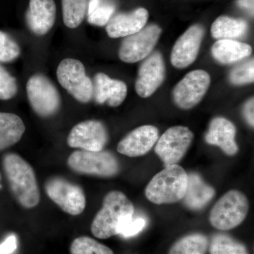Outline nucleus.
<instances>
[{
    "label": "nucleus",
    "instance_id": "f257e3e1",
    "mask_svg": "<svg viewBox=\"0 0 254 254\" xmlns=\"http://www.w3.org/2000/svg\"><path fill=\"white\" fill-rule=\"evenodd\" d=\"M2 168L11 193L23 208H33L41 200L36 174L28 162L16 153H6Z\"/></svg>",
    "mask_w": 254,
    "mask_h": 254
},
{
    "label": "nucleus",
    "instance_id": "f03ea898",
    "mask_svg": "<svg viewBox=\"0 0 254 254\" xmlns=\"http://www.w3.org/2000/svg\"><path fill=\"white\" fill-rule=\"evenodd\" d=\"M134 207L123 192L113 190L104 198L103 207L91 224L92 234L101 240L120 235L133 218Z\"/></svg>",
    "mask_w": 254,
    "mask_h": 254
},
{
    "label": "nucleus",
    "instance_id": "7ed1b4c3",
    "mask_svg": "<svg viewBox=\"0 0 254 254\" xmlns=\"http://www.w3.org/2000/svg\"><path fill=\"white\" fill-rule=\"evenodd\" d=\"M188 175L180 165L165 166L148 183L145 193L155 204H170L183 199L186 193Z\"/></svg>",
    "mask_w": 254,
    "mask_h": 254
},
{
    "label": "nucleus",
    "instance_id": "20e7f679",
    "mask_svg": "<svg viewBox=\"0 0 254 254\" xmlns=\"http://www.w3.org/2000/svg\"><path fill=\"white\" fill-rule=\"evenodd\" d=\"M250 208L247 196L242 192H227L210 211V222L215 228L222 231L232 230L245 220Z\"/></svg>",
    "mask_w": 254,
    "mask_h": 254
},
{
    "label": "nucleus",
    "instance_id": "39448f33",
    "mask_svg": "<svg viewBox=\"0 0 254 254\" xmlns=\"http://www.w3.org/2000/svg\"><path fill=\"white\" fill-rule=\"evenodd\" d=\"M26 93L32 109L41 118H50L58 113L61 107V97L54 83L42 73H35L28 78Z\"/></svg>",
    "mask_w": 254,
    "mask_h": 254
},
{
    "label": "nucleus",
    "instance_id": "423d86ee",
    "mask_svg": "<svg viewBox=\"0 0 254 254\" xmlns=\"http://www.w3.org/2000/svg\"><path fill=\"white\" fill-rule=\"evenodd\" d=\"M68 166L75 173L101 177L115 176L120 171L118 159L110 151L76 150L68 157Z\"/></svg>",
    "mask_w": 254,
    "mask_h": 254
},
{
    "label": "nucleus",
    "instance_id": "0eeeda50",
    "mask_svg": "<svg viewBox=\"0 0 254 254\" xmlns=\"http://www.w3.org/2000/svg\"><path fill=\"white\" fill-rule=\"evenodd\" d=\"M57 77L60 85L79 103H88L93 98V82L79 60H63L57 68Z\"/></svg>",
    "mask_w": 254,
    "mask_h": 254
},
{
    "label": "nucleus",
    "instance_id": "6e6552de",
    "mask_svg": "<svg viewBox=\"0 0 254 254\" xmlns=\"http://www.w3.org/2000/svg\"><path fill=\"white\" fill-rule=\"evenodd\" d=\"M45 190L50 199L69 215H81L86 208V195L81 187L63 177L50 178L46 182Z\"/></svg>",
    "mask_w": 254,
    "mask_h": 254
},
{
    "label": "nucleus",
    "instance_id": "1a4fd4ad",
    "mask_svg": "<svg viewBox=\"0 0 254 254\" xmlns=\"http://www.w3.org/2000/svg\"><path fill=\"white\" fill-rule=\"evenodd\" d=\"M193 139V132L188 127H171L156 142L155 151L165 166L175 165L186 154Z\"/></svg>",
    "mask_w": 254,
    "mask_h": 254
},
{
    "label": "nucleus",
    "instance_id": "9d476101",
    "mask_svg": "<svg viewBox=\"0 0 254 254\" xmlns=\"http://www.w3.org/2000/svg\"><path fill=\"white\" fill-rule=\"evenodd\" d=\"M161 33L160 26L151 24L135 34L125 37L119 50L120 59L131 64L145 59L154 49Z\"/></svg>",
    "mask_w": 254,
    "mask_h": 254
},
{
    "label": "nucleus",
    "instance_id": "9b49d317",
    "mask_svg": "<svg viewBox=\"0 0 254 254\" xmlns=\"http://www.w3.org/2000/svg\"><path fill=\"white\" fill-rule=\"evenodd\" d=\"M210 84L208 72L203 70L190 71L174 88V102L181 109H190L201 101Z\"/></svg>",
    "mask_w": 254,
    "mask_h": 254
},
{
    "label": "nucleus",
    "instance_id": "f8f14e48",
    "mask_svg": "<svg viewBox=\"0 0 254 254\" xmlns=\"http://www.w3.org/2000/svg\"><path fill=\"white\" fill-rule=\"evenodd\" d=\"M108 141L106 127L97 120H86L73 127L67 137L68 146L88 151H100Z\"/></svg>",
    "mask_w": 254,
    "mask_h": 254
},
{
    "label": "nucleus",
    "instance_id": "ddd939ff",
    "mask_svg": "<svg viewBox=\"0 0 254 254\" xmlns=\"http://www.w3.org/2000/svg\"><path fill=\"white\" fill-rule=\"evenodd\" d=\"M204 34L203 26L195 24L178 38L171 53V63L175 67L187 68L196 60Z\"/></svg>",
    "mask_w": 254,
    "mask_h": 254
},
{
    "label": "nucleus",
    "instance_id": "4468645a",
    "mask_svg": "<svg viewBox=\"0 0 254 254\" xmlns=\"http://www.w3.org/2000/svg\"><path fill=\"white\" fill-rule=\"evenodd\" d=\"M165 78L163 56L155 52L148 56L138 69L135 88L137 94L143 98L151 96L161 86Z\"/></svg>",
    "mask_w": 254,
    "mask_h": 254
},
{
    "label": "nucleus",
    "instance_id": "2eb2a0df",
    "mask_svg": "<svg viewBox=\"0 0 254 254\" xmlns=\"http://www.w3.org/2000/svg\"><path fill=\"white\" fill-rule=\"evenodd\" d=\"M56 12L54 0H30L25 16L28 29L36 36H45L54 26Z\"/></svg>",
    "mask_w": 254,
    "mask_h": 254
},
{
    "label": "nucleus",
    "instance_id": "dca6fc26",
    "mask_svg": "<svg viewBox=\"0 0 254 254\" xmlns=\"http://www.w3.org/2000/svg\"><path fill=\"white\" fill-rule=\"evenodd\" d=\"M158 128L152 125H143L130 132L118 145V151L128 157L146 154L158 141Z\"/></svg>",
    "mask_w": 254,
    "mask_h": 254
},
{
    "label": "nucleus",
    "instance_id": "f3484780",
    "mask_svg": "<svg viewBox=\"0 0 254 254\" xmlns=\"http://www.w3.org/2000/svg\"><path fill=\"white\" fill-rule=\"evenodd\" d=\"M148 17V11L141 7L131 12H120L113 14L107 23V33L112 38L131 36L145 27Z\"/></svg>",
    "mask_w": 254,
    "mask_h": 254
},
{
    "label": "nucleus",
    "instance_id": "a211bd4d",
    "mask_svg": "<svg viewBox=\"0 0 254 254\" xmlns=\"http://www.w3.org/2000/svg\"><path fill=\"white\" fill-rule=\"evenodd\" d=\"M127 86L125 82L113 79L103 73L95 74L93 83V97L98 104L107 103L120 106L126 98Z\"/></svg>",
    "mask_w": 254,
    "mask_h": 254
},
{
    "label": "nucleus",
    "instance_id": "6ab92c4d",
    "mask_svg": "<svg viewBox=\"0 0 254 254\" xmlns=\"http://www.w3.org/2000/svg\"><path fill=\"white\" fill-rule=\"evenodd\" d=\"M235 136L236 127L231 122L225 118H216L210 123L205 138L208 144L220 147L227 155H235L239 150Z\"/></svg>",
    "mask_w": 254,
    "mask_h": 254
},
{
    "label": "nucleus",
    "instance_id": "aec40b11",
    "mask_svg": "<svg viewBox=\"0 0 254 254\" xmlns=\"http://www.w3.org/2000/svg\"><path fill=\"white\" fill-rule=\"evenodd\" d=\"M215 193L213 187L207 185L199 175L190 174L184 203L190 210H200L212 200Z\"/></svg>",
    "mask_w": 254,
    "mask_h": 254
},
{
    "label": "nucleus",
    "instance_id": "412c9836",
    "mask_svg": "<svg viewBox=\"0 0 254 254\" xmlns=\"http://www.w3.org/2000/svg\"><path fill=\"white\" fill-rule=\"evenodd\" d=\"M214 59L223 64H230L248 58L252 49L246 43L235 40H218L211 49Z\"/></svg>",
    "mask_w": 254,
    "mask_h": 254
},
{
    "label": "nucleus",
    "instance_id": "4be33fe9",
    "mask_svg": "<svg viewBox=\"0 0 254 254\" xmlns=\"http://www.w3.org/2000/svg\"><path fill=\"white\" fill-rule=\"evenodd\" d=\"M25 130L24 123L18 115L0 112V151L17 143Z\"/></svg>",
    "mask_w": 254,
    "mask_h": 254
},
{
    "label": "nucleus",
    "instance_id": "5701e85b",
    "mask_svg": "<svg viewBox=\"0 0 254 254\" xmlns=\"http://www.w3.org/2000/svg\"><path fill=\"white\" fill-rule=\"evenodd\" d=\"M247 29L248 23L245 20L221 16L212 24L211 34L215 39L234 40L245 36Z\"/></svg>",
    "mask_w": 254,
    "mask_h": 254
},
{
    "label": "nucleus",
    "instance_id": "b1692460",
    "mask_svg": "<svg viewBox=\"0 0 254 254\" xmlns=\"http://www.w3.org/2000/svg\"><path fill=\"white\" fill-rule=\"evenodd\" d=\"M208 238L202 234H192L182 237L170 249L169 254H206Z\"/></svg>",
    "mask_w": 254,
    "mask_h": 254
},
{
    "label": "nucleus",
    "instance_id": "393cba45",
    "mask_svg": "<svg viewBox=\"0 0 254 254\" xmlns=\"http://www.w3.org/2000/svg\"><path fill=\"white\" fill-rule=\"evenodd\" d=\"M62 7L64 23L73 29L78 27L86 17L88 0H62Z\"/></svg>",
    "mask_w": 254,
    "mask_h": 254
},
{
    "label": "nucleus",
    "instance_id": "a878e982",
    "mask_svg": "<svg viewBox=\"0 0 254 254\" xmlns=\"http://www.w3.org/2000/svg\"><path fill=\"white\" fill-rule=\"evenodd\" d=\"M115 11V5L110 0H89L87 9V19L90 24L104 26Z\"/></svg>",
    "mask_w": 254,
    "mask_h": 254
},
{
    "label": "nucleus",
    "instance_id": "bb28decb",
    "mask_svg": "<svg viewBox=\"0 0 254 254\" xmlns=\"http://www.w3.org/2000/svg\"><path fill=\"white\" fill-rule=\"evenodd\" d=\"M208 247L210 254H249L243 244L222 234L215 235Z\"/></svg>",
    "mask_w": 254,
    "mask_h": 254
},
{
    "label": "nucleus",
    "instance_id": "cd10ccee",
    "mask_svg": "<svg viewBox=\"0 0 254 254\" xmlns=\"http://www.w3.org/2000/svg\"><path fill=\"white\" fill-rule=\"evenodd\" d=\"M71 254H114L113 250L89 237L75 239L70 247Z\"/></svg>",
    "mask_w": 254,
    "mask_h": 254
},
{
    "label": "nucleus",
    "instance_id": "c85d7f7f",
    "mask_svg": "<svg viewBox=\"0 0 254 254\" xmlns=\"http://www.w3.org/2000/svg\"><path fill=\"white\" fill-rule=\"evenodd\" d=\"M21 54V48L8 33L0 31V63H11Z\"/></svg>",
    "mask_w": 254,
    "mask_h": 254
},
{
    "label": "nucleus",
    "instance_id": "c756f323",
    "mask_svg": "<svg viewBox=\"0 0 254 254\" xmlns=\"http://www.w3.org/2000/svg\"><path fill=\"white\" fill-rule=\"evenodd\" d=\"M230 81L234 85H245L254 81V59L235 66L230 74Z\"/></svg>",
    "mask_w": 254,
    "mask_h": 254
},
{
    "label": "nucleus",
    "instance_id": "7c9ffc66",
    "mask_svg": "<svg viewBox=\"0 0 254 254\" xmlns=\"http://www.w3.org/2000/svg\"><path fill=\"white\" fill-rule=\"evenodd\" d=\"M18 84L16 78L0 64V100H9L16 96Z\"/></svg>",
    "mask_w": 254,
    "mask_h": 254
},
{
    "label": "nucleus",
    "instance_id": "2f4dec72",
    "mask_svg": "<svg viewBox=\"0 0 254 254\" xmlns=\"http://www.w3.org/2000/svg\"><path fill=\"white\" fill-rule=\"evenodd\" d=\"M145 225H146V220L144 218H141V217L133 218L131 221L127 224V226L124 228L120 235L124 237H127V238L134 236L143 230Z\"/></svg>",
    "mask_w": 254,
    "mask_h": 254
},
{
    "label": "nucleus",
    "instance_id": "473e14b6",
    "mask_svg": "<svg viewBox=\"0 0 254 254\" xmlns=\"http://www.w3.org/2000/svg\"><path fill=\"white\" fill-rule=\"evenodd\" d=\"M17 239L10 235L0 245V254H12L17 249Z\"/></svg>",
    "mask_w": 254,
    "mask_h": 254
},
{
    "label": "nucleus",
    "instance_id": "72a5a7b5",
    "mask_svg": "<svg viewBox=\"0 0 254 254\" xmlns=\"http://www.w3.org/2000/svg\"><path fill=\"white\" fill-rule=\"evenodd\" d=\"M254 98H252L247 102L244 107L243 113L247 123L252 127L254 126Z\"/></svg>",
    "mask_w": 254,
    "mask_h": 254
},
{
    "label": "nucleus",
    "instance_id": "f704fd0d",
    "mask_svg": "<svg viewBox=\"0 0 254 254\" xmlns=\"http://www.w3.org/2000/svg\"><path fill=\"white\" fill-rule=\"evenodd\" d=\"M237 5L242 9H247L252 16L254 15V0H237Z\"/></svg>",
    "mask_w": 254,
    "mask_h": 254
},
{
    "label": "nucleus",
    "instance_id": "c9c22d12",
    "mask_svg": "<svg viewBox=\"0 0 254 254\" xmlns=\"http://www.w3.org/2000/svg\"><path fill=\"white\" fill-rule=\"evenodd\" d=\"M1 173H0V182H1ZM1 187H2V186H1V185H0V190H1Z\"/></svg>",
    "mask_w": 254,
    "mask_h": 254
}]
</instances>
